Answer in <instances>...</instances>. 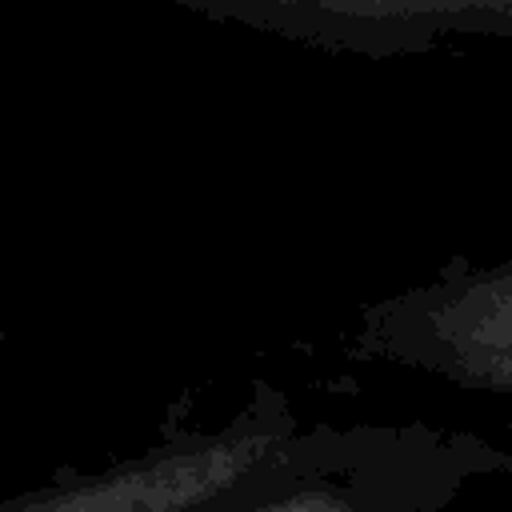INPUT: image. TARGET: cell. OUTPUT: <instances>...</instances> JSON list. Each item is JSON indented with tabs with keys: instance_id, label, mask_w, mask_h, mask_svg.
I'll list each match as a JSON object with an SVG mask.
<instances>
[{
	"instance_id": "7a4b0ae2",
	"label": "cell",
	"mask_w": 512,
	"mask_h": 512,
	"mask_svg": "<svg viewBox=\"0 0 512 512\" xmlns=\"http://www.w3.org/2000/svg\"><path fill=\"white\" fill-rule=\"evenodd\" d=\"M356 352L512 408V256H452L432 280L364 304Z\"/></svg>"
},
{
	"instance_id": "277c9868",
	"label": "cell",
	"mask_w": 512,
	"mask_h": 512,
	"mask_svg": "<svg viewBox=\"0 0 512 512\" xmlns=\"http://www.w3.org/2000/svg\"><path fill=\"white\" fill-rule=\"evenodd\" d=\"M0 344H4V312H0Z\"/></svg>"
},
{
	"instance_id": "6da1fadb",
	"label": "cell",
	"mask_w": 512,
	"mask_h": 512,
	"mask_svg": "<svg viewBox=\"0 0 512 512\" xmlns=\"http://www.w3.org/2000/svg\"><path fill=\"white\" fill-rule=\"evenodd\" d=\"M340 428L304 432L288 400L260 388L220 432H184L168 444L68 484L28 492L0 512H192L244 480H288L308 468Z\"/></svg>"
},
{
	"instance_id": "3957f363",
	"label": "cell",
	"mask_w": 512,
	"mask_h": 512,
	"mask_svg": "<svg viewBox=\"0 0 512 512\" xmlns=\"http://www.w3.org/2000/svg\"><path fill=\"white\" fill-rule=\"evenodd\" d=\"M304 48L404 60L448 40L512 44V0H168Z\"/></svg>"
}]
</instances>
